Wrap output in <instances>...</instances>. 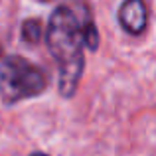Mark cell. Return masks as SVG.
<instances>
[{
	"label": "cell",
	"mask_w": 156,
	"mask_h": 156,
	"mask_svg": "<svg viewBox=\"0 0 156 156\" xmlns=\"http://www.w3.org/2000/svg\"><path fill=\"white\" fill-rule=\"evenodd\" d=\"M46 44L51 57L57 63L59 73V95L71 99L79 87L81 75L85 69V32L83 18L75 14L69 6H57L51 12L46 30Z\"/></svg>",
	"instance_id": "6da1fadb"
},
{
	"label": "cell",
	"mask_w": 156,
	"mask_h": 156,
	"mask_svg": "<svg viewBox=\"0 0 156 156\" xmlns=\"http://www.w3.org/2000/svg\"><path fill=\"white\" fill-rule=\"evenodd\" d=\"M48 87V75L22 55H8L0 63V99L4 105L32 99Z\"/></svg>",
	"instance_id": "7a4b0ae2"
},
{
	"label": "cell",
	"mask_w": 156,
	"mask_h": 156,
	"mask_svg": "<svg viewBox=\"0 0 156 156\" xmlns=\"http://www.w3.org/2000/svg\"><path fill=\"white\" fill-rule=\"evenodd\" d=\"M119 24L130 36L142 34L148 24V10L144 0H125L119 8Z\"/></svg>",
	"instance_id": "3957f363"
},
{
	"label": "cell",
	"mask_w": 156,
	"mask_h": 156,
	"mask_svg": "<svg viewBox=\"0 0 156 156\" xmlns=\"http://www.w3.org/2000/svg\"><path fill=\"white\" fill-rule=\"evenodd\" d=\"M44 36V28H42V22L36 18H28L22 22V40L26 44H40Z\"/></svg>",
	"instance_id": "277c9868"
},
{
	"label": "cell",
	"mask_w": 156,
	"mask_h": 156,
	"mask_svg": "<svg viewBox=\"0 0 156 156\" xmlns=\"http://www.w3.org/2000/svg\"><path fill=\"white\" fill-rule=\"evenodd\" d=\"M83 32H85V46L91 51H95L99 48V32H97V26L91 16L83 18Z\"/></svg>",
	"instance_id": "5b68a950"
},
{
	"label": "cell",
	"mask_w": 156,
	"mask_h": 156,
	"mask_svg": "<svg viewBox=\"0 0 156 156\" xmlns=\"http://www.w3.org/2000/svg\"><path fill=\"white\" fill-rule=\"evenodd\" d=\"M30 156H48V154H44V152H32Z\"/></svg>",
	"instance_id": "8992f818"
},
{
	"label": "cell",
	"mask_w": 156,
	"mask_h": 156,
	"mask_svg": "<svg viewBox=\"0 0 156 156\" xmlns=\"http://www.w3.org/2000/svg\"><path fill=\"white\" fill-rule=\"evenodd\" d=\"M42 2H48V0H42Z\"/></svg>",
	"instance_id": "52a82bcc"
},
{
	"label": "cell",
	"mask_w": 156,
	"mask_h": 156,
	"mask_svg": "<svg viewBox=\"0 0 156 156\" xmlns=\"http://www.w3.org/2000/svg\"><path fill=\"white\" fill-rule=\"evenodd\" d=\"M0 53H2V48H0Z\"/></svg>",
	"instance_id": "ba28073f"
}]
</instances>
